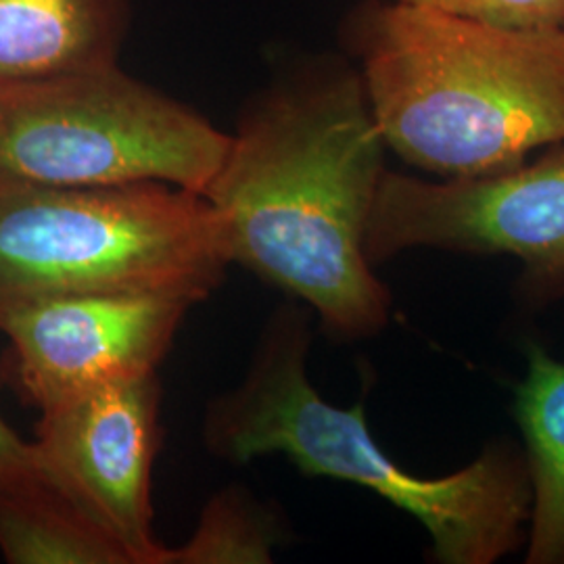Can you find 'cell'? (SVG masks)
Instances as JSON below:
<instances>
[{
  "label": "cell",
  "instance_id": "13",
  "mask_svg": "<svg viewBox=\"0 0 564 564\" xmlns=\"http://www.w3.org/2000/svg\"><path fill=\"white\" fill-rule=\"evenodd\" d=\"M508 28H564V0H402Z\"/></svg>",
  "mask_w": 564,
  "mask_h": 564
},
{
  "label": "cell",
  "instance_id": "6",
  "mask_svg": "<svg viewBox=\"0 0 564 564\" xmlns=\"http://www.w3.org/2000/svg\"><path fill=\"white\" fill-rule=\"evenodd\" d=\"M421 247L517 258L527 302L563 300L564 142L487 176L431 182L387 170L366 230V258L377 265Z\"/></svg>",
  "mask_w": 564,
  "mask_h": 564
},
{
  "label": "cell",
  "instance_id": "7",
  "mask_svg": "<svg viewBox=\"0 0 564 564\" xmlns=\"http://www.w3.org/2000/svg\"><path fill=\"white\" fill-rule=\"evenodd\" d=\"M158 375L105 384L42 410L32 442L42 477L109 533L130 564H163L151 473L162 445Z\"/></svg>",
  "mask_w": 564,
  "mask_h": 564
},
{
  "label": "cell",
  "instance_id": "4",
  "mask_svg": "<svg viewBox=\"0 0 564 564\" xmlns=\"http://www.w3.org/2000/svg\"><path fill=\"white\" fill-rule=\"evenodd\" d=\"M228 258L207 199L163 182L59 188L0 182V310L144 291L202 303Z\"/></svg>",
  "mask_w": 564,
  "mask_h": 564
},
{
  "label": "cell",
  "instance_id": "5",
  "mask_svg": "<svg viewBox=\"0 0 564 564\" xmlns=\"http://www.w3.org/2000/svg\"><path fill=\"white\" fill-rule=\"evenodd\" d=\"M230 134L109 63L0 86V182H163L203 195Z\"/></svg>",
  "mask_w": 564,
  "mask_h": 564
},
{
  "label": "cell",
  "instance_id": "3",
  "mask_svg": "<svg viewBox=\"0 0 564 564\" xmlns=\"http://www.w3.org/2000/svg\"><path fill=\"white\" fill-rule=\"evenodd\" d=\"M387 149L442 178L498 174L564 142V28H508L393 0L358 28Z\"/></svg>",
  "mask_w": 564,
  "mask_h": 564
},
{
  "label": "cell",
  "instance_id": "2",
  "mask_svg": "<svg viewBox=\"0 0 564 564\" xmlns=\"http://www.w3.org/2000/svg\"><path fill=\"white\" fill-rule=\"evenodd\" d=\"M312 312L279 307L241 383L209 403L203 440L216 458L281 454L303 475L360 485L423 524L437 564H494L527 542L531 485L523 447L491 442L460 470L421 477L370 433L366 405L326 402L307 379Z\"/></svg>",
  "mask_w": 564,
  "mask_h": 564
},
{
  "label": "cell",
  "instance_id": "8",
  "mask_svg": "<svg viewBox=\"0 0 564 564\" xmlns=\"http://www.w3.org/2000/svg\"><path fill=\"white\" fill-rule=\"evenodd\" d=\"M193 305L182 295L144 291L18 303L0 310V333L11 343L2 368L41 412L105 384L158 375Z\"/></svg>",
  "mask_w": 564,
  "mask_h": 564
},
{
  "label": "cell",
  "instance_id": "1",
  "mask_svg": "<svg viewBox=\"0 0 564 564\" xmlns=\"http://www.w3.org/2000/svg\"><path fill=\"white\" fill-rule=\"evenodd\" d=\"M384 151L360 72L318 67L245 109L203 193L228 263L303 303L335 341L377 337L391 318L366 258Z\"/></svg>",
  "mask_w": 564,
  "mask_h": 564
},
{
  "label": "cell",
  "instance_id": "10",
  "mask_svg": "<svg viewBox=\"0 0 564 564\" xmlns=\"http://www.w3.org/2000/svg\"><path fill=\"white\" fill-rule=\"evenodd\" d=\"M524 360L512 402L531 485L524 563L564 564V362L535 341Z\"/></svg>",
  "mask_w": 564,
  "mask_h": 564
},
{
  "label": "cell",
  "instance_id": "12",
  "mask_svg": "<svg viewBox=\"0 0 564 564\" xmlns=\"http://www.w3.org/2000/svg\"><path fill=\"white\" fill-rule=\"evenodd\" d=\"M284 542V527L274 508L249 489L230 485L205 508L193 535L165 547L163 564H265Z\"/></svg>",
  "mask_w": 564,
  "mask_h": 564
},
{
  "label": "cell",
  "instance_id": "9",
  "mask_svg": "<svg viewBox=\"0 0 564 564\" xmlns=\"http://www.w3.org/2000/svg\"><path fill=\"white\" fill-rule=\"evenodd\" d=\"M128 0H0V86L118 63Z\"/></svg>",
  "mask_w": 564,
  "mask_h": 564
},
{
  "label": "cell",
  "instance_id": "11",
  "mask_svg": "<svg viewBox=\"0 0 564 564\" xmlns=\"http://www.w3.org/2000/svg\"><path fill=\"white\" fill-rule=\"evenodd\" d=\"M0 552L11 564H130L123 547L42 473L0 487Z\"/></svg>",
  "mask_w": 564,
  "mask_h": 564
},
{
  "label": "cell",
  "instance_id": "14",
  "mask_svg": "<svg viewBox=\"0 0 564 564\" xmlns=\"http://www.w3.org/2000/svg\"><path fill=\"white\" fill-rule=\"evenodd\" d=\"M4 368L0 366V383ZM41 475L32 442H23L0 414V487L21 484Z\"/></svg>",
  "mask_w": 564,
  "mask_h": 564
}]
</instances>
